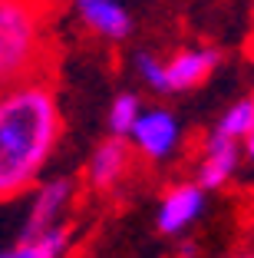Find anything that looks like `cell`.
Returning <instances> with one entry per match:
<instances>
[{
	"mask_svg": "<svg viewBox=\"0 0 254 258\" xmlns=\"http://www.w3.org/2000/svg\"><path fill=\"white\" fill-rule=\"evenodd\" d=\"M0 258H7V248H0Z\"/></svg>",
	"mask_w": 254,
	"mask_h": 258,
	"instance_id": "obj_17",
	"label": "cell"
},
{
	"mask_svg": "<svg viewBox=\"0 0 254 258\" xmlns=\"http://www.w3.org/2000/svg\"><path fill=\"white\" fill-rule=\"evenodd\" d=\"M198 255V245L195 242H182V258H195Z\"/></svg>",
	"mask_w": 254,
	"mask_h": 258,
	"instance_id": "obj_14",
	"label": "cell"
},
{
	"mask_svg": "<svg viewBox=\"0 0 254 258\" xmlns=\"http://www.w3.org/2000/svg\"><path fill=\"white\" fill-rule=\"evenodd\" d=\"M129 139H132L129 146L139 149L145 159H168L182 139V126H179L172 109L152 106V109L139 113L135 126L129 129Z\"/></svg>",
	"mask_w": 254,
	"mask_h": 258,
	"instance_id": "obj_3",
	"label": "cell"
},
{
	"mask_svg": "<svg viewBox=\"0 0 254 258\" xmlns=\"http://www.w3.org/2000/svg\"><path fill=\"white\" fill-rule=\"evenodd\" d=\"M244 149H247V156L254 159V126H251V133L244 136Z\"/></svg>",
	"mask_w": 254,
	"mask_h": 258,
	"instance_id": "obj_15",
	"label": "cell"
},
{
	"mask_svg": "<svg viewBox=\"0 0 254 258\" xmlns=\"http://www.w3.org/2000/svg\"><path fill=\"white\" fill-rule=\"evenodd\" d=\"M73 10L90 30L106 40H126L132 33V17L119 0H73Z\"/></svg>",
	"mask_w": 254,
	"mask_h": 258,
	"instance_id": "obj_7",
	"label": "cell"
},
{
	"mask_svg": "<svg viewBox=\"0 0 254 258\" xmlns=\"http://www.w3.org/2000/svg\"><path fill=\"white\" fill-rule=\"evenodd\" d=\"M238 258H254V251H244V255H238Z\"/></svg>",
	"mask_w": 254,
	"mask_h": 258,
	"instance_id": "obj_16",
	"label": "cell"
},
{
	"mask_svg": "<svg viewBox=\"0 0 254 258\" xmlns=\"http://www.w3.org/2000/svg\"><path fill=\"white\" fill-rule=\"evenodd\" d=\"M129 159H132V146L126 139L109 136L106 143H99L90 156V182L96 189H112L122 175L129 172Z\"/></svg>",
	"mask_w": 254,
	"mask_h": 258,
	"instance_id": "obj_9",
	"label": "cell"
},
{
	"mask_svg": "<svg viewBox=\"0 0 254 258\" xmlns=\"http://www.w3.org/2000/svg\"><path fill=\"white\" fill-rule=\"evenodd\" d=\"M135 70H139V76H142V83L149 86V90L168 93L165 90V60H158L149 50H139V53H135Z\"/></svg>",
	"mask_w": 254,
	"mask_h": 258,
	"instance_id": "obj_13",
	"label": "cell"
},
{
	"mask_svg": "<svg viewBox=\"0 0 254 258\" xmlns=\"http://www.w3.org/2000/svg\"><path fill=\"white\" fill-rule=\"evenodd\" d=\"M139 113H142V103H139V96L135 93H119V96L109 103V116H106V122H109V133L116 139H126L129 129L135 126V119H139Z\"/></svg>",
	"mask_w": 254,
	"mask_h": 258,
	"instance_id": "obj_12",
	"label": "cell"
},
{
	"mask_svg": "<svg viewBox=\"0 0 254 258\" xmlns=\"http://www.w3.org/2000/svg\"><path fill=\"white\" fill-rule=\"evenodd\" d=\"M251 126H254V99H238V103H231V106L224 109V116L218 119L215 136L238 143V139H244L247 133H251Z\"/></svg>",
	"mask_w": 254,
	"mask_h": 258,
	"instance_id": "obj_11",
	"label": "cell"
},
{
	"mask_svg": "<svg viewBox=\"0 0 254 258\" xmlns=\"http://www.w3.org/2000/svg\"><path fill=\"white\" fill-rule=\"evenodd\" d=\"M221 53L211 50V46H192V50H182L172 60L165 63V90L168 93H185L195 90L198 83H205L211 76V70L218 67Z\"/></svg>",
	"mask_w": 254,
	"mask_h": 258,
	"instance_id": "obj_6",
	"label": "cell"
},
{
	"mask_svg": "<svg viewBox=\"0 0 254 258\" xmlns=\"http://www.w3.org/2000/svg\"><path fill=\"white\" fill-rule=\"evenodd\" d=\"M46 56V10L40 0H0V93L40 80Z\"/></svg>",
	"mask_w": 254,
	"mask_h": 258,
	"instance_id": "obj_2",
	"label": "cell"
},
{
	"mask_svg": "<svg viewBox=\"0 0 254 258\" xmlns=\"http://www.w3.org/2000/svg\"><path fill=\"white\" fill-rule=\"evenodd\" d=\"M60 136L63 113L50 83L30 80L0 93V202L33 189Z\"/></svg>",
	"mask_w": 254,
	"mask_h": 258,
	"instance_id": "obj_1",
	"label": "cell"
},
{
	"mask_svg": "<svg viewBox=\"0 0 254 258\" xmlns=\"http://www.w3.org/2000/svg\"><path fill=\"white\" fill-rule=\"evenodd\" d=\"M69 199H73V179H50V182H43L30 199L20 238H33L40 232H50V228L63 225V212H66Z\"/></svg>",
	"mask_w": 254,
	"mask_h": 258,
	"instance_id": "obj_4",
	"label": "cell"
},
{
	"mask_svg": "<svg viewBox=\"0 0 254 258\" xmlns=\"http://www.w3.org/2000/svg\"><path fill=\"white\" fill-rule=\"evenodd\" d=\"M66 245H69V228L56 225L33 238H17V245L7 248V258H63Z\"/></svg>",
	"mask_w": 254,
	"mask_h": 258,
	"instance_id": "obj_10",
	"label": "cell"
},
{
	"mask_svg": "<svg viewBox=\"0 0 254 258\" xmlns=\"http://www.w3.org/2000/svg\"><path fill=\"white\" fill-rule=\"evenodd\" d=\"M238 143H231V139H221L211 133L208 139H205V156H202V166H198V179H195V185L198 189H221L228 179L234 175V169H238Z\"/></svg>",
	"mask_w": 254,
	"mask_h": 258,
	"instance_id": "obj_8",
	"label": "cell"
},
{
	"mask_svg": "<svg viewBox=\"0 0 254 258\" xmlns=\"http://www.w3.org/2000/svg\"><path fill=\"white\" fill-rule=\"evenodd\" d=\"M202 212H205V192L195 182H182V185H172L162 196L155 225L165 235H179V232H185L188 225H195L202 219Z\"/></svg>",
	"mask_w": 254,
	"mask_h": 258,
	"instance_id": "obj_5",
	"label": "cell"
}]
</instances>
